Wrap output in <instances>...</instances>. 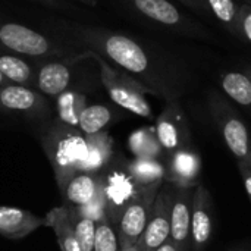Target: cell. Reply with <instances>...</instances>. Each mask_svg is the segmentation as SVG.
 I'll return each mask as SVG.
<instances>
[{
    "mask_svg": "<svg viewBox=\"0 0 251 251\" xmlns=\"http://www.w3.org/2000/svg\"><path fill=\"white\" fill-rule=\"evenodd\" d=\"M101 184L100 174L78 172L60 191L65 206H82L94 199Z\"/></svg>",
    "mask_w": 251,
    "mask_h": 251,
    "instance_id": "ac0fdd59",
    "label": "cell"
},
{
    "mask_svg": "<svg viewBox=\"0 0 251 251\" xmlns=\"http://www.w3.org/2000/svg\"><path fill=\"white\" fill-rule=\"evenodd\" d=\"M244 71H246V72H247V74L250 75V78H251V65H249V66H247V68H246Z\"/></svg>",
    "mask_w": 251,
    "mask_h": 251,
    "instance_id": "74e56055",
    "label": "cell"
},
{
    "mask_svg": "<svg viewBox=\"0 0 251 251\" xmlns=\"http://www.w3.org/2000/svg\"><path fill=\"white\" fill-rule=\"evenodd\" d=\"M178 1L182 3L190 10H193L194 13L201 15V16H207V10H206V6H204L203 0H178Z\"/></svg>",
    "mask_w": 251,
    "mask_h": 251,
    "instance_id": "4dcf8cb0",
    "label": "cell"
},
{
    "mask_svg": "<svg viewBox=\"0 0 251 251\" xmlns=\"http://www.w3.org/2000/svg\"><path fill=\"white\" fill-rule=\"evenodd\" d=\"M0 72L10 84L34 88L35 71L26 60H24L18 54L0 51Z\"/></svg>",
    "mask_w": 251,
    "mask_h": 251,
    "instance_id": "7402d4cb",
    "label": "cell"
},
{
    "mask_svg": "<svg viewBox=\"0 0 251 251\" xmlns=\"http://www.w3.org/2000/svg\"><path fill=\"white\" fill-rule=\"evenodd\" d=\"M175 187L163 182L149 218L147 226L138 241L141 251H156L171 238V212L175 196Z\"/></svg>",
    "mask_w": 251,
    "mask_h": 251,
    "instance_id": "30bf717a",
    "label": "cell"
},
{
    "mask_svg": "<svg viewBox=\"0 0 251 251\" xmlns=\"http://www.w3.org/2000/svg\"><path fill=\"white\" fill-rule=\"evenodd\" d=\"M213 234V201L209 190L201 182L194 188L191 209V251H203Z\"/></svg>",
    "mask_w": 251,
    "mask_h": 251,
    "instance_id": "4fadbf2b",
    "label": "cell"
},
{
    "mask_svg": "<svg viewBox=\"0 0 251 251\" xmlns=\"http://www.w3.org/2000/svg\"><path fill=\"white\" fill-rule=\"evenodd\" d=\"M6 84H7V79H6V78L3 76V74L0 72V88H1L3 85H6Z\"/></svg>",
    "mask_w": 251,
    "mask_h": 251,
    "instance_id": "8d00e7d4",
    "label": "cell"
},
{
    "mask_svg": "<svg viewBox=\"0 0 251 251\" xmlns=\"http://www.w3.org/2000/svg\"><path fill=\"white\" fill-rule=\"evenodd\" d=\"M72 84V69L68 63L54 60L40 65L35 72L34 88L40 91L44 97L56 99Z\"/></svg>",
    "mask_w": 251,
    "mask_h": 251,
    "instance_id": "2e32d148",
    "label": "cell"
},
{
    "mask_svg": "<svg viewBox=\"0 0 251 251\" xmlns=\"http://www.w3.org/2000/svg\"><path fill=\"white\" fill-rule=\"evenodd\" d=\"M156 251H179V249H178V247H176L171 240H168L165 244H162V246H160V247H159Z\"/></svg>",
    "mask_w": 251,
    "mask_h": 251,
    "instance_id": "d6a6232c",
    "label": "cell"
},
{
    "mask_svg": "<svg viewBox=\"0 0 251 251\" xmlns=\"http://www.w3.org/2000/svg\"><path fill=\"white\" fill-rule=\"evenodd\" d=\"M44 226L53 229L62 251H82L69 218V210L65 204L53 207L44 216Z\"/></svg>",
    "mask_w": 251,
    "mask_h": 251,
    "instance_id": "d6986e66",
    "label": "cell"
},
{
    "mask_svg": "<svg viewBox=\"0 0 251 251\" xmlns=\"http://www.w3.org/2000/svg\"><path fill=\"white\" fill-rule=\"evenodd\" d=\"M115 121L113 110L106 104H87L78 122V129L84 135H93L106 128Z\"/></svg>",
    "mask_w": 251,
    "mask_h": 251,
    "instance_id": "d4e9b609",
    "label": "cell"
},
{
    "mask_svg": "<svg viewBox=\"0 0 251 251\" xmlns=\"http://www.w3.org/2000/svg\"><path fill=\"white\" fill-rule=\"evenodd\" d=\"M43 226L44 218H40L24 209L0 206V235L7 240H22Z\"/></svg>",
    "mask_w": 251,
    "mask_h": 251,
    "instance_id": "9a60e30c",
    "label": "cell"
},
{
    "mask_svg": "<svg viewBox=\"0 0 251 251\" xmlns=\"http://www.w3.org/2000/svg\"><path fill=\"white\" fill-rule=\"evenodd\" d=\"M207 104L212 119L216 124L225 146L237 159L238 166H251L250 132L238 112L222 93L215 90L209 93Z\"/></svg>",
    "mask_w": 251,
    "mask_h": 251,
    "instance_id": "277c9868",
    "label": "cell"
},
{
    "mask_svg": "<svg viewBox=\"0 0 251 251\" xmlns=\"http://www.w3.org/2000/svg\"><path fill=\"white\" fill-rule=\"evenodd\" d=\"M87 54L99 63L101 82L115 104L137 116L153 118L151 106L146 99V94H151V91L144 84L125 71L110 66L99 53L87 51Z\"/></svg>",
    "mask_w": 251,
    "mask_h": 251,
    "instance_id": "3957f363",
    "label": "cell"
},
{
    "mask_svg": "<svg viewBox=\"0 0 251 251\" xmlns=\"http://www.w3.org/2000/svg\"><path fill=\"white\" fill-rule=\"evenodd\" d=\"M32 1H40L43 4H50V6H59L57 0H32Z\"/></svg>",
    "mask_w": 251,
    "mask_h": 251,
    "instance_id": "e575fe53",
    "label": "cell"
},
{
    "mask_svg": "<svg viewBox=\"0 0 251 251\" xmlns=\"http://www.w3.org/2000/svg\"><path fill=\"white\" fill-rule=\"evenodd\" d=\"M243 1H247V3H251V0H243Z\"/></svg>",
    "mask_w": 251,
    "mask_h": 251,
    "instance_id": "f35d334b",
    "label": "cell"
},
{
    "mask_svg": "<svg viewBox=\"0 0 251 251\" xmlns=\"http://www.w3.org/2000/svg\"><path fill=\"white\" fill-rule=\"evenodd\" d=\"M0 110L38 121H46L50 115V106L40 91L10 82L0 88Z\"/></svg>",
    "mask_w": 251,
    "mask_h": 251,
    "instance_id": "8fae6325",
    "label": "cell"
},
{
    "mask_svg": "<svg viewBox=\"0 0 251 251\" xmlns=\"http://www.w3.org/2000/svg\"><path fill=\"white\" fill-rule=\"evenodd\" d=\"M207 16L215 18L221 26L232 37L237 38V18L240 3L237 0H203Z\"/></svg>",
    "mask_w": 251,
    "mask_h": 251,
    "instance_id": "484cf974",
    "label": "cell"
},
{
    "mask_svg": "<svg viewBox=\"0 0 251 251\" xmlns=\"http://www.w3.org/2000/svg\"><path fill=\"white\" fill-rule=\"evenodd\" d=\"M132 7L144 18L157 25L197 40H213L212 32L200 22L184 13L171 0H128Z\"/></svg>",
    "mask_w": 251,
    "mask_h": 251,
    "instance_id": "5b68a950",
    "label": "cell"
},
{
    "mask_svg": "<svg viewBox=\"0 0 251 251\" xmlns=\"http://www.w3.org/2000/svg\"><path fill=\"white\" fill-rule=\"evenodd\" d=\"M38 138L62 191L79 172L87 156V138L78 128L65 125L56 118L41 121Z\"/></svg>",
    "mask_w": 251,
    "mask_h": 251,
    "instance_id": "7a4b0ae2",
    "label": "cell"
},
{
    "mask_svg": "<svg viewBox=\"0 0 251 251\" xmlns=\"http://www.w3.org/2000/svg\"><path fill=\"white\" fill-rule=\"evenodd\" d=\"M69 210V218L76 235V240L79 243V247L82 251L94 250V240H96V222L79 216L72 206H66Z\"/></svg>",
    "mask_w": 251,
    "mask_h": 251,
    "instance_id": "4316f807",
    "label": "cell"
},
{
    "mask_svg": "<svg viewBox=\"0 0 251 251\" xmlns=\"http://www.w3.org/2000/svg\"><path fill=\"white\" fill-rule=\"evenodd\" d=\"M74 209L79 216L87 218L96 224H99L104 219H109V216H107V200H106V194L103 190V182L100 184V188L91 201H88L87 204H82V206H76Z\"/></svg>",
    "mask_w": 251,
    "mask_h": 251,
    "instance_id": "83f0119b",
    "label": "cell"
},
{
    "mask_svg": "<svg viewBox=\"0 0 251 251\" xmlns=\"http://www.w3.org/2000/svg\"><path fill=\"white\" fill-rule=\"evenodd\" d=\"M194 188H176L171 212V241L179 251H191V209Z\"/></svg>",
    "mask_w": 251,
    "mask_h": 251,
    "instance_id": "5bb4252c",
    "label": "cell"
},
{
    "mask_svg": "<svg viewBox=\"0 0 251 251\" xmlns=\"http://www.w3.org/2000/svg\"><path fill=\"white\" fill-rule=\"evenodd\" d=\"M237 38L249 43L251 46V3H240L237 18Z\"/></svg>",
    "mask_w": 251,
    "mask_h": 251,
    "instance_id": "f546056e",
    "label": "cell"
},
{
    "mask_svg": "<svg viewBox=\"0 0 251 251\" xmlns=\"http://www.w3.org/2000/svg\"><path fill=\"white\" fill-rule=\"evenodd\" d=\"M87 106V96L74 88L56 97V119L65 125L78 128L79 116Z\"/></svg>",
    "mask_w": 251,
    "mask_h": 251,
    "instance_id": "603a6c76",
    "label": "cell"
},
{
    "mask_svg": "<svg viewBox=\"0 0 251 251\" xmlns=\"http://www.w3.org/2000/svg\"><path fill=\"white\" fill-rule=\"evenodd\" d=\"M79 1H82L88 6H97L99 4V0H79Z\"/></svg>",
    "mask_w": 251,
    "mask_h": 251,
    "instance_id": "d590c367",
    "label": "cell"
},
{
    "mask_svg": "<svg viewBox=\"0 0 251 251\" xmlns=\"http://www.w3.org/2000/svg\"><path fill=\"white\" fill-rule=\"evenodd\" d=\"M0 46L13 54L32 59L62 53V49L41 32L16 22H0Z\"/></svg>",
    "mask_w": 251,
    "mask_h": 251,
    "instance_id": "52a82bcc",
    "label": "cell"
},
{
    "mask_svg": "<svg viewBox=\"0 0 251 251\" xmlns=\"http://www.w3.org/2000/svg\"><path fill=\"white\" fill-rule=\"evenodd\" d=\"M201 157L194 147L165 156V182L175 188H196L200 184Z\"/></svg>",
    "mask_w": 251,
    "mask_h": 251,
    "instance_id": "7c38bea8",
    "label": "cell"
},
{
    "mask_svg": "<svg viewBox=\"0 0 251 251\" xmlns=\"http://www.w3.org/2000/svg\"><path fill=\"white\" fill-rule=\"evenodd\" d=\"M93 251H119L118 234L109 219L96 225V240Z\"/></svg>",
    "mask_w": 251,
    "mask_h": 251,
    "instance_id": "f1b7e54d",
    "label": "cell"
},
{
    "mask_svg": "<svg viewBox=\"0 0 251 251\" xmlns=\"http://www.w3.org/2000/svg\"><path fill=\"white\" fill-rule=\"evenodd\" d=\"M154 129L165 154H171L181 149L194 147L188 119L179 100L166 101L162 113L156 119Z\"/></svg>",
    "mask_w": 251,
    "mask_h": 251,
    "instance_id": "9c48e42d",
    "label": "cell"
},
{
    "mask_svg": "<svg viewBox=\"0 0 251 251\" xmlns=\"http://www.w3.org/2000/svg\"><path fill=\"white\" fill-rule=\"evenodd\" d=\"M238 169H240V174L243 176L246 193H247V196H249L251 201V166H238Z\"/></svg>",
    "mask_w": 251,
    "mask_h": 251,
    "instance_id": "1f68e13d",
    "label": "cell"
},
{
    "mask_svg": "<svg viewBox=\"0 0 251 251\" xmlns=\"http://www.w3.org/2000/svg\"><path fill=\"white\" fill-rule=\"evenodd\" d=\"M119 251H141V249H140V246H138V243H137V244L124 247V249H119Z\"/></svg>",
    "mask_w": 251,
    "mask_h": 251,
    "instance_id": "836d02e7",
    "label": "cell"
},
{
    "mask_svg": "<svg viewBox=\"0 0 251 251\" xmlns=\"http://www.w3.org/2000/svg\"><path fill=\"white\" fill-rule=\"evenodd\" d=\"M84 32L93 47L100 50L118 68L137 78L151 94L166 101L179 100L193 85L194 75L191 69L174 56L151 51L132 37L119 32L97 29Z\"/></svg>",
    "mask_w": 251,
    "mask_h": 251,
    "instance_id": "6da1fadb",
    "label": "cell"
},
{
    "mask_svg": "<svg viewBox=\"0 0 251 251\" xmlns=\"http://www.w3.org/2000/svg\"><path fill=\"white\" fill-rule=\"evenodd\" d=\"M163 182H154L149 185H140L132 200L125 206L122 213L119 215L116 224L113 225L119 249L137 244L147 226L149 218L151 215V209L156 200V196Z\"/></svg>",
    "mask_w": 251,
    "mask_h": 251,
    "instance_id": "8992f818",
    "label": "cell"
},
{
    "mask_svg": "<svg viewBox=\"0 0 251 251\" xmlns=\"http://www.w3.org/2000/svg\"><path fill=\"white\" fill-rule=\"evenodd\" d=\"M219 82L225 97L251 109V78L246 71H225L221 74Z\"/></svg>",
    "mask_w": 251,
    "mask_h": 251,
    "instance_id": "ffe728a7",
    "label": "cell"
},
{
    "mask_svg": "<svg viewBox=\"0 0 251 251\" xmlns=\"http://www.w3.org/2000/svg\"><path fill=\"white\" fill-rule=\"evenodd\" d=\"M128 172L138 185L165 182V159L134 157L126 163Z\"/></svg>",
    "mask_w": 251,
    "mask_h": 251,
    "instance_id": "cb8c5ba5",
    "label": "cell"
},
{
    "mask_svg": "<svg viewBox=\"0 0 251 251\" xmlns=\"http://www.w3.org/2000/svg\"><path fill=\"white\" fill-rule=\"evenodd\" d=\"M85 138H87V156L79 168V172L100 174L115 159L113 140L107 131H101L93 135H85Z\"/></svg>",
    "mask_w": 251,
    "mask_h": 251,
    "instance_id": "e0dca14e",
    "label": "cell"
},
{
    "mask_svg": "<svg viewBox=\"0 0 251 251\" xmlns=\"http://www.w3.org/2000/svg\"><path fill=\"white\" fill-rule=\"evenodd\" d=\"M126 163L128 160L113 159L112 163L103 172H100L107 200V216L112 225L116 224L119 215L132 200L140 187L129 175Z\"/></svg>",
    "mask_w": 251,
    "mask_h": 251,
    "instance_id": "ba28073f",
    "label": "cell"
},
{
    "mask_svg": "<svg viewBox=\"0 0 251 251\" xmlns=\"http://www.w3.org/2000/svg\"><path fill=\"white\" fill-rule=\"evenodd\" d=\"M128 149L134 157L165 159V151L157 140L154 126H146L134 131L128 138Z\"/></svg>",
    "mask_w": 251,
    "mask_h": 251,
    "instance_id": "44dd1931",
    "label": "cell"
}]
</instances>
